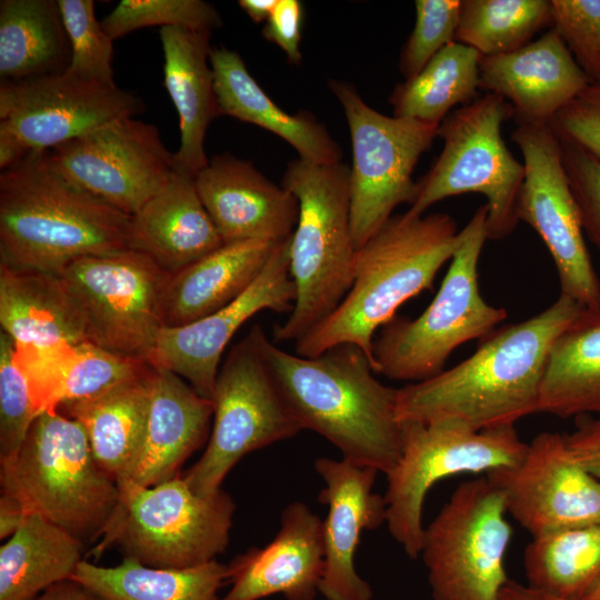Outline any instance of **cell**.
Here are the masks:
<instances>
[{
    "label": "cell",
    "instance_id": "obj_1",
    "mask_svg": "<svg viewBox=\"0 0 600 600\" xmlns=\"http://www.w3.org/2000/svg\"><path fill=\"white\" fill-rule=\"evenodd\" d=\"M582 309L560 294L542 312L489 336L457 366L399 388L398 421L450 420L481 431L537 413L549 350Z\"/></svg>",
    "mask_w": 600,
    "mask_h": 600
},
{
    "label": "cell",
    "instance_id": "obj_2",
    "mask_svg": "<svg viewBox=\"0 0 600 600\" xmlns=\"http://www.w3.org/2000/svg\"><path fill=\"white\" fill-rule=\"evenodd\" d=\"M254 330L272 378L302 430L326 438L342 458L389 473L401 456L398 389L374 377L367 354L343 343L302 357L279 348L259 324Z\"/></svg>",
    "mask_w": 600,
    "mask_h": 600
},
{
    "label": "cell",
    "instance_id": "obj_3",
    "mask_svg": "<svg viewBox=\"0 0 600 600\" xmlns=\"http://www.w3.org/2000/svg\"><path fill=\"white\" fill-rule=\"evenodd\" d=\"M130 216L64 176L47 151L0 173V264L58 274L128 248Z\"/></svg>",
    "mask_w": 600,
    "mask_h": 600
},
{
    "label": "cell",
    "instance_id": "obj_4",
    "mask_svg": "<svg viewBox=\"0 0 600 600\" xmlns=\"http://www.w3.org/2000/svg\"><path fill=\"white\" fill-rule=\"evenodd\" d=\"M459 243L460 231L448 213L393 214L356 251L351 288L328 318L294 342L296 353L317 357L351 343L374 370L376 331L394 319L401 304L432 288Z\"/></svg>",
    "mask_w": 600,
    "mask_h": 600
},
{
    "label": "cell",
    "instance_id": "obj_5",
    "mask_svg": "<svg viewBox=\"0 0 600 600\" xmlns=\"http://www.w3.org/2000/svg\"><path fill=\"white\" fill-rule=\"evenodd\" d=\"M282 187L299 203L290 243L297 294L273 337L296 342L336 310L352 284L357 249L350 220V166L298 158L287 164Z\"/></svg>",
    "mask_w": 600,
    "mask_h": 600
},
{
    "label": "cell",
    "instance_id": "obj_6",
    "mask_svg": "<svg viewBox=\"0 0 600 600\" xmlns=\"http://www.w3.org/2000/svg\"><path fill=\"white\" fill-rule=\"evenodd\" d=\"M1 492L18 498L82 544L104 536L120 507L118 483L96 460L82 426L40 413L17 457L0 464Z\"/></svg>",
    "mask_w": 600,
    "mask_h": 600
},
{
    "label": "cell",
    "instance_id": "obj_7",
    "mask_svg": "<svg viewBox=\"0 0 600 600\" xmlns=\"http://www.w3.org/2000/svg\"><path fill=\"white\" fill-rule=\"evenodd\" d=\"M487 240V208L481 204L460 230L459 247L431 303L416 319L391 320L374 339L376 373L409 383L430 379L444 370L458 347L507 319L503 308L480 293L478 266Z\"/></svg>",
    "mask_w": 600,
    "mask_h": 600
},
{
    "label": "cell",
    "instance_id": "obj_8",
    "mask_svg": "<svg viewBox=\"0 0 600 600\" xmlns=\"http://www.w3.org/2000/svg\"><path fill=\"white\" fill-rule=\"evenodd\" d=\"M512 108L502 97L486 93L450 112L438 129L442 150L430 170L417 181L408 212L422 216L434 203L464 193L486 198L488 239L513 232L524 166L501 136Z\"/></svg>",
    "mask_w": 600,
    "mask_h": 600
},
{
    "label": "cell",
    "instance_id": "obj_9",
    "mask_svg": "<svg viewBox=\"0 0 600 600\" xmlns=\"http://www.w3.org/2000/svg\"><path fill=\"white\" fill-rule=\"evenodd\" d=\"M120 493L118 512L93 552L101 554L118 544L124 557L144 566L187 569L217 560L226 551L236 503L222 489L199 496L178 474L152 487H127Z\"/></svg>",
    "mask_w": 600,
    "mask_h": 600
},
{
    "label": "cell",
    "instance_id": "obj_10",
    "mask_svg": "<svg viewBox=\"0 0 600 600\" xmlns=\"http://www.w3.org/2000/svg\"><path fill=\"white\" fill-rule=\"evenodd\" d=\"M401 456L387 473V519L391 537L410 559L420 557L424 527L422 511L429 490L460 473L510 468L523 458L528 443L514 426L471 430L450 420L402 421Z\"/></svg>",
    "mask_w": 600,
    "mask_h": 600
},
{
    "label": "cell",
    "instance_id": "obj_11",
    "mask_svg": "<svg viewBox=\"0 0 600 600\" xmlns=\"http://www.w3.org/2000/svg\"><path fill=\"white\" fill-rule=\"evenodd\" d=\"M500 489L486 476L460 483L424 527L420 557L432 600H498L512 536Z\"/></svg>",
    "mask_w": 600,
    "mask_h": 600
},
{
    "label": "cell",
    "instance_id": "obj_12",
    "mask_svg": "<svg viewBox=\"0 0 600 600\" xmlns=\"http://www.w3.org/2000/svg\"><path fill=\"white\" fill-rule=\"evenodd\" d=\"M211 401L213 418L207 447L183 476L199 496L221 490L226 476L246 454L302 431L272 378L254 327L229 351Z\"/></svg>",
    "mask_w": 600,
    "mask_h": 600
},
{
    "label": "cell",
    "instance_id": "obj_13",
    "mask_svg": "<svg viewBox=\"0 0 600 600\" xmlns=\"http://www.w3.org/2000/svg\"><path fill=\"white\" fill-rule=\"evenodd\" d=\"M329 88L349 126L350 220L358 250L393 216L398 206L413 201V170L438 138L440 124L380 113L346 81L330 80Z\"/></svg>",
    "mask_w": 600,
    "mask_h": 600
},
{
    "label": "cell",
    "instance_id": "obj_14",
    "mask_svg": "<svg viewBox=\"0 0 600 600\" xmlns=\"http://www.w3.org/2000/svg\"><path fill=\"white\" fill-rule=\"evenodd\" d=\"M58 276L80 309L87 341L148 362L163 327L169 272L149 256L123 249L80 258Z\"/></svg>",
    "mask_w": 600,
    "mask_h": 600
},
{
    "label": "cell",
    "instance_id": "obj_15",
    "mask_svg": "<svg viewBox=\"0 0 600 600\" xmlns=\"http://www.w3.org/2000/svg\"><path fill=\"white\" fill-rule=\"evenodd\" d=\"M523 157L524 179L517 214L551 254L560 294L600 309V282L582 233L580 212L562 161L560 140L549 124H519L511 133Z\"/></svg>",
    "mask_w": 600,
    "mask_h": 600
},
{
    "label": "cell",
    "instance_id": "obj_16",
    "mask_svg": "<svg viewBox=\"0 0 600 600\" xmlns=\"http://www.w3.org/2000/svg\"><path fill=\"white\" fill-rule=\"evenodd\" d=\"M47 153L64 176L130 217L178 171L158 129L134 117L110 121Z\"/></svg>",
    "mask_w": 600,
    "mask_h": 600
},
{
    "label": "cell",
    "instance_id": "obj_17",
    "mask_svg": "<svg viewBox=\"0 0 600 600\" xmlns=\"http://www.w3.org/2000/svg\"><path fill=\"white\" fill-rule=\"evenodd\" d=\"M486 476L532 537L600 523V478L577 461L566 434L539 433L518 464Z\"/></svg>",
    "mask_w": 600,
    "mask_h": 600
},
{
    "label": "cell",
    "instance_id": "obj_18",
    "mask_svg": "<svg viewBox=\"0 0 600 600\" xmlns=\"http://www.w3.org/2000/svg\"><path fill=\"white\" fill-rule=\"evenodd\" d=\"M142 108L134 93L68 70L0 84V131L18 138L31 152L51 150L110 121L134 117Z\"/></svg>",
    "mask_w": 600,
    "mask_h": 600
},
{
    "label": "cell",
    "instance_id": "obj_19",
    "mask_svg": "<svg viewBox=\"0 0 600 600\" xmlns=\"http://www.w3.org/2000/svg\"><path fill=\"white\" fill-rule=\"evenodd\" d=\"M291 236L279 242L261 274L234 301L189 324L162 327L148 362L186 379L201 397L211 400L221 356L238 329L262 310L290 313L293 308L297 293L290 273Z\"/></svg>",
    "mask_w": 600,
    "mask_h": 600
},
{
    "label": "cell",
    "instance_id": "obj_20",
    "mask_svg": "<svg viewBox=\"0 0 600 600\" xmlns=\"http://www.w3.org/2000/svg\"><path fill=\"white\" fill-rule=\"evenodd\" d=\"M314 470L324 482L318 499L328 507L319 593L326 600H372V588L358 574L354 556L362 531L374 530L387 519L384 497L373 492L379 471L327 457L314 460Z\"/></svg>",
    "mask_w": 600,
    "mask_h": 600
},
{
    "label": "cell",
    "instance_id": "obj_21",
    "mask_svg": "<svg viewBox=\"0 0 600 600\" xmlns=\"http://www.w3.org/2000/svg\"><path fill=\"white\" fill-rule=\"evenodd\" d=\"M199 197L223 243L281 241L297 226V198L251 162L217 154L194 177Z\"/></svg>",
    "mask_w": 600,
    "mask_h": 600
},
{
    "label": "cell",
    "instance_id": "obj_22",
    "mask_svg": "<svg viewBox=\"0 0 600 600\" xmlns=\"http://www.w3.org/2000/svg\"><path fill=\"white\" fill-rule=\"evenodd\" d=\"M322 522L306 503L288 504L274 539L228 564L231 587L222 600H260L273 594L314 600L324 569Z\"/></svg>",
    "mask_w": 600,
    "mask_h": 600
},
{
    "label": "cell",
    "instance_id": "obj_23",
    "mask_svg": "<svg viewBox=\"0 0 600 600\" xmlns=\"http://www.w3.org/2000/svg\"><path fill=\"white\" fill-rule=\"evenodd\" d=\"M479 79L509 102L518 126L549 124L590 83L553 28L510 53L481 56Z\"/></svg>",
    "mask_w": 600,
    "mask_h": 600
},
{
    "label": "cell",
    "instance_id": "obj_24",
    "mask_svg": "<svg viewBox=\"0 0 600 600\" xmlns=\"http://www.w3.org/2000/svg\"><path fill=\"white\" fill-rule=\"evenodd\" d=\"M213 403L178 374L153 367L142 444L127 487H152L178 476L207 440Z\"/></svg>",
    "mask_w": 600,
    "mask_h": 600
},
{
    "label": "cell",
    "instance_id": "obj_25",
    "mask_svg": "<svg viewBox=\"0 0 600 600\" xmlns=\"http://www.w3.org/2000/svg\"><path fill=\"white\" fill-rule=\"evenodd\" d=\"M223 244L188 173L177 171L130 217L128 248L149 256L170 274Z\"/></svg>",
    "mask_w": 600,
    "mask_h": 600
},
{
    "label": "cell",
    "instance_id": "obj_26",
    "mask_svg": "<svg viewBox=\"0 0 600 600\" xmlns=\"http://www.w3.org/2000/svg\"><path fill=\"white\" fill-rule=\"evenodd\" d=\"M16 348L38 416L96 396L151 367L144 360L112 352L89 341L48 348L16 344Z\"/></svg>",
    "mask_w": 600,
    "mask_h": 600
},
{
    "label": "cell",
    "instance_id": "obj_27",
    "mask_svg": "<svg viewBox=\"0 0 600 600\" xmlns=\"http://www.w3.org/2000/svg\"><path fill=\"white\" fill-rule=\"evenodd\" d=\"M210 31L160 28L164 87L178 111L180 146L177 170L196 177L209 162L206 132L220 116L210 64Z\"/></svg>",
    "mask_w": 600,
    "mask_h": 600
},
{
    "label": "cell",
    "instance_id": "obj_28",
    "mask_svg": "<svg viewBox=\"0 0 600 600\" xmlns=\"http://www.w3.org/2000/svg\"><path fill=\"white\" fill-rule=\"evenodd\" d=\"M279 242L226 243L171 273L161 302L163 327L189 324L234 301L261 274Z\"/></svg>",
    "mask_w": 600,
    "mask_h": 600
},
{
    "label": "cell",
    "instance_id": "obj_29",
    "mask_svg": "<svg viewBox=\"0 0 600 600\" xmlns=\"http://www.w3.org/2000/svg\"><path fill=\"white\" fill-rule=\"evenodd\" d=\"M214 91L221 114L266 129L287 141L299 159L314 163L341 161V148L328 129L307 111L290 114L261 89L233 50L210 51Z\"/></svg>",
    "mask_w": 600,
    "mask_h": 600
},
{
    "label": "cell",
    "instance_id": "obj_30",
    "mask_svg": "<svg viewBox=\"0 0 600 600\" xmlns=\"http://www.w3.org/2000/svg\"><path fill=\"white\" fill-rule=\"evenodd\" d=\"M0 324L19 347L87 341L80 309L53 273L0 264Z\"/></svg>",
    "mask_w": 600,
    "mask_h": 600
},
{
    "label": "cell",
    "instance_id": "obj_31",
    "mask_svg": "<svg viewBox=\"0 0 600 600\" xmlns=\"http://www.w3.org/2000/svg\"><path fill=\"white\" fill-rule=\"evenodd\" d=\"M152 373L153 366L96 396L58 409L82 426L96 460L119 488L127 483L142 444Z\"/></svg>",
    "mask_w": 600,
    "mask_h": 600
},
{
    "label": "cell",
    "instance_id": "obj_32",
    "mask_svg": "<svg viewBox=\"0 0 600 600\" xmlns=\"http://www.w3.org/2000/svg\"><path fill=\"white\" fill-rule=\"evenodd\" d=\"M600 414V309L583 308L553 341L537 413Z\"/></svg>",
    "mask_w": 600,
    "mask_h": 600
},
{
    "label": "cell",
    "instance_id": "obj_33",
    "mask_svg": "<svg viewBox=\"0 0 600 600\" xmlns=\"http://www.w3.org/2000/svg\"><path fill=\"white\" fill-rule=\"evenodd\" d=\"M71 47L58 0L0 2V78L23 82L63 73Z\"/></svg>",
    "mask_w": 600,
    "mask_h": 600
},
{
    "label": "cell",
    "instance_id": "obj_34",
    "mask_svg": "<svg viewBox=\"0 0 600 600\" xmlns=\"http://www.w3.org/2000/svg\"><path fill=\"white\" fill-rule=\"evenodd\" d=\"M83 544L36 512L0 548V600H32L54 583L71 579Z\"/></svg>",
    "mask_w": 600,
    "mask_h": 600
},
{
    "label": "cell",
    "instance_id": "obj_35",
    "mask_svg": "<svg viewBox=\"0 0 600 600\" xmlns=\"http://www.w3.org/2000/svg\"><path fill=\"white\" fill-rule=\"evenodd\" d=\"M71 579L100 600H222L219 590L229 580V568L218 560L187 569H162L127 557L114 567L83 559Z\"/></svg>",
    "mask_w": 600,
    "mask_h": 600
},
{
    "label": "cell",
    "instance_id": "obj_36",
    "mask_svg": "<svg viewBox=\"0 0 600 600\" xmlns=\"http://www.w3.org/2000/svg\"><path fill=\"white\" fill-rule=\"evenodd\" d=\"M481 54L453 41L414 77L398 83L389 96L394 117L440 124L458 104H469L480 89Z\"/></svg>",
    "mask_w": 600,
    "mask_h": 600
},
{
    "label": "cell",
    "instance_id": "obj_37",
    "mask_svg": "<svg viewBox=\"0 0 600 600\" xmlns=\"http://www.w3.org/2000/svg\"><path fill=\"white\" fill-rule=\"evenodd\" d=\"M522 562L528 586L580 600L600 580V523L532 537Z\"/></svg>",
    "mask_w": 600,
    "mask_h": 600
},
{
    "label": "cell",
    "instance_id": "obj_38",
    "mask_svg": "<svg viewBox=\"0 0 600 600\" xmlns=\"http://www.w3.org/2000/svg\"><path fill=\"white\" fill-rule=\"evenodd\" d=\"M552 26L550 0H461L456 41L482 57L510 53Z\"/></svg>",
    "mask_w": 600,
    "mask_h": 600
},
{
    "label": "cell",
    "instance_id": "obj_39",
    "mask_svg": "<svg viewBox=\"0 0 600 600\" xmlns=\"http://www.w3.org/2000/svg\"><path fill=\"white\" fill-rule=\"evenodd\" d=\"M101 24L116 40L154 26L212 32L222 24V19L213 6L202 0H121Z\"/></svg>",
    "mask_w": 600,
    "mask_h": 600
},
{
    "label": "cell",
    "instance_id": "obj_40",
    "mask_svg": "<svg viewBox=\"0 0 600 600\" xmlns=\"http://www.w3.org/2000/svg\"><path fill=\"white\" fill-rule=\"evenodd\" d=\"M71 47L68 71L87 80L117 86L113 40L96 18L92 0H58Z\"/></svg>",
    "mask_w": 600,
    "mask_h": 600
},
{
    "label": "cell",
    "instance_id": "obj_41",
    "mask_svg": "<svg viewBox=\"0 0 600 600\" xmlns=\"http://www.w3.org/2000/svg\"><path fill=\"white\" fill-rule=\"evenodd\" d=\"M32 393L13 339L0 332V464L13 460L37 418Z\"/></svg>",
    "mask_w": 600,
    "mask_h": 600
},
{
    "label": "cell",
    "instance_id": "obj_42",
    "mask_svg": "<svg viewBox=\"0 0 600 600\" xmlns=\"http://www.w3.org/2000/svg\"><path fill=\"white\" fill-rule=\"evenodd\" d=\"M413 29L402 47L399 70L414 77L446 46L456 41L461 1L417 0Z\"/></svg>",
    "mask_w": 600,
    "mask_h": 600
},
{
    "label": "cell",
    "instance_id": "obj_43",
    "mask_svg": "<svg viewBox=\"0 0 600 600\" xmlns=\"http://www.w3.org/2000/svg\"><path fill=\"white\" fill-rule=\"evenodd\" d=\"M552 26L590 82L600 81V0H550Z\"/></svg>",
    "mask_w": 600,
    "mask_h": 600
},
{
    "label": "cell",
    "instance_id": "obj_44",
    "mask_svg": "<svg viewBox=\"0 0 600 600\" xmlns=\"http://www.w3.org/2000/svg\"><path fill=\"white\" fill-rule=\"evenodd\" d=\"M560 147L582 228L600 250V160L561 140Z\"/></svg>",
    "mask_w": 600,
    "mask_h": 600
},
{
    "label": "cell",
    "instance_id": "obj_45",
    "mask_svg": "<svg viewBox=\"0 0 600 600\" xmlns=\"http://www.w3.org/2000/svg\"><path fill=\"white\" fill-rule=\"evenodd\" d=\"M559 140L600 160V81L590 82L549 122Z\"/></svg>",
    "mask_w": 600,
    "mask_h": 600
},
{
    "label": "cell",
    "instance_id": "obj_46",
    "mask_svg": "<svg viewBox=\"0 0 600 600\" xmlns=\"http://www.w3.org/2000/svg\"><path fill=\"white\" fill-rule=\"evenodd\" d=\"M303 4L298 0H278L262 28V37L277 44L289 62L299 66L302 59L300 43Z\"/></svg>",
    "mask_w": 600,
    "mask_h": 600
},
{
    "label": "cell",
    "instance_id": "obj_47",
    "mask_svg": "<svg viewBox=\"0 0 600 600\" xmlns=\"http://www.w3.org/2000/svg\"><path fill=\"white\" fill-rule=\"evenodd\" d=\"M566 439L577 461L600 478V414L584 419Z\"/></svg>",
    "mask_w": 600,
    "mask_h": 600
},
{
    "label": "cell",
    "instance_id": "obj_48",
    "mask_svg": "<svg viewBox=\"0 0 600 600\" xmlns=\"http://www.w3.org/2000/svg\"><path fill=\"white\" fill-rule=\"evenodd\" d=\"M28 511L14 496L1 492L0 496V539L10 538L23 522Z\"/></svg>",
    "mask_w": 600,
    "mask_h": 600
},
{
    "label": "cell",
    "instance_id": "obj_49",
    "mask_svg": "<svg viewBox=\"0 0 600 600\" xmlns=\"http://www.w3.org/2000/svg\"><path fill=\"white\" fill-rule=\"evenodd\" d=\"M32 600H100L87 587L73 579L52 584Z\"/></svg>",
    "mask_w": 600,
    "mask_h": 600
},
{
    "label": "cell",
    "instance_id": "obj_50",
    "mask_svg": "<svg viewBox=\"0 0 600 600\" xmlns=\"http://www.w3.org/2000/svg\"><path fill=\"white\" fill-rule=\"evenodd\" d=\"M31 151L14 136L0 131V169L1 171L12 168Z\"/></svg>",
    "mask_w": 600,
    "mask_h": 600
},
{
    "label": "cell",
    "instance_id": "obj_51",
    "mask_svg": "<svg viewBox=\"0 0 600 600\" xmlns=\"http://www.w3.org/2000/svg\"><path fill=\"white\" fill-rule=\"evenodd\" d=\"M498 600H567L510 580L502 588Z\"/></svg>",
    "mask_w": 600,
    "mask_h": 600
},
{
    "label": "cell",
    "instance_id": "obj_52",
    "mask_svg": "<svg viewBox=\"0 0 600 600\" xmlns=\"http://www.w3.org/2000/svg\"><path fill=\"white\" fill-rule=\"evenodd\" d=\"M278 0H240L238 4L256 23L266 22Z\"/></svg>",
    "mask_w": 600,
    "mask_h": 600
},
{
    "label": "cell",
    "instance_id": "obj_53",
    "mask_svg": "<svg viewBox=\"0 0 600 600\" xmlns=\"http://www.w3.org/2000/svg\"><path fill=\"white\" fill-rule=\"evenodd\" d=\"M580 600H600V580Z\"/></svg>",
    "mask_w": 600,
    "mask_h": 600
}]
</instances>
